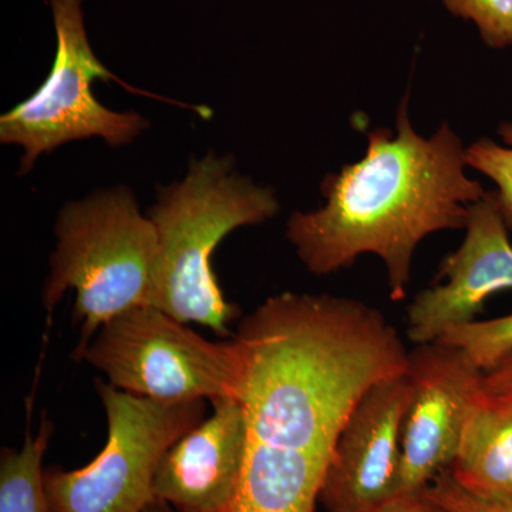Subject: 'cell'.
<instances>
[{
    "label": "cell",
    "mask_w": 512,
    "mask_h": 512,
    "mask_svg": "<svg viewBox=\"0 0 512 512\" xmlns=\"http://www.w3.org/2000/svg\"><path fill=\"white\" fill-rule=\"evenodd\" d=\"M396 134H367L365 157L323 180L325 204L293 212L286 237L313 275L349 268L363 254L386 265L390 299L406 298L413 255L424 238L466 228L483 185L466 173L467 147L447 123L430 138L414 131L409 96L397 110Z\"/></svg>",
    "instance_id": "obj_1"
},
{
    "label": "cell",
    "mask_w": 512,
    "mask_h": 512,
    "mask_svg": "<svg viewBox=\"0 0 512 512\" xmlns=\"http://www.w3.org/2000/svg\"><path fill=\"white\" fill-rule=\"evenodd\" d=\"M232 157L208 153L192 160L183 180L165 187L147 215L156 227L158 259L151 305L221 338L239 316L225 299L212 255L222 239L275 217V192L238 174Z\"/></svg>",
    "instance_id": "obj_2"
},
{
    "label": "cell",
    "mask_w": 512,
    "mask_h": 512,
    "mask_svg": "<svg viewBox=\"0 0 512 512\" xmlns=\"http://www.w3.org/2000/svg\"><path fill=\"white\" fill-rule=\"evenodd\" d=\"M55 235L43 305L53 312L64 293L76 292L72 316L80 326L77 359L111 319L151 305L157 231L150 217L141 214L133 192L114 187L64 205Z\"/></svg>",
    "instance_id": "obj_3"
},
{
    "label": "cell",
    "mask_w": 512,
    "mask_h": 512,
    "mask_svg": "<svg viewBox=\"0 0 512 512\" xmlns=\"http://www.w3.org/2000/svg\"><path fill=\"white\" fill-rule=\"evenodd\" d=\"M114 387L160 403L237 399L242 355L237 340L210 342L153 306L107 322L77 356Z\"/></svg>",
    "instance_id": "obj_4"
},
{
    "label": "cell",
    "mask_w": 512,
    "mask_h": 512,
    "mask_svg": "<svg viewBox=\"0 0 512 512\" xmlns=\"http://www.w3.org/2000/svg\"><path fill=\"white\" fill-rule=\"evenodd\" d=\"M56 30V57L45 83L33 96L0 117V141L23 148L19 174L32 171L37 158L70 141L100 137L110 147L127 146L148 127L136 111L119 113L94 97V80H114L138 92L100 62L84 25L83 0H49Z\"/></svg>",
    "instance_id": "obj_5"
},
{
    "label": "cell",
    "mask_w": 512,
    "mask_h": 512,
    "mask_svg": "<svg viewBox=\"0 0 512 512\" xmlns=\"http://www.w3.org/2000/svg\"><path fill=\"white\" fill-rule=\"evenodd\" d=\"M107 417V440L79 470H45L55 512H144L154 500V476L175 441L205 419V402L160 403L96 380Z\"/></svg>",
    "instance_id": "obj_6"
},
{
    "label": "cell",
    "mask_w": 512,
    "mask_h": 512,
    "mask_svg": "<svg viewBox=\"0 0 512 512\" xmlns=\"http://www.w3.org/2000/svg\"><path fill=\"white\" fill-rule=\"evenodd\" d=\"M484 372L446 342L409 353L410 400L404 417L396 493H417L450 470Z\"/></svg>",
    "instance_id": "obj_7"
},
{
    "label": "cell",
    "mask_w": 512,
    "mask_h": 512,
    "mask_svg": "<svg viewBox=\"0 0 512 512\" xmlns=\"http://www.w3.org/2000/svg\"><path fill=\"white\" fill-rule=\"evenodd\" d=\"M410 389L406 370L372 384L357 400L320 487L328 512H372L396 493Z\"/></svg>",
    "instance_id": "obj_8"
},
{
    "label": "cell",
    "mask_w": 512,
    "mask_h": 512,
    "mask_svg": "<svg viewBox=\"0 0 512 512\" xmlns=\"http://www.w3.org/2000/svg\"><path fill=\"white\" fill-rule=\"evenodd\" d=\"M466 238L441 265L436 284L407 309V336L417 345L439 342L474 322L485 301L512 289V244L495 191L470 205Z\"/></svg>",
    "instance_id": "obj_9"
},
{
    "label": "cell",
    "mask_w": 512,
    "mask_h": 512,
    "mask_svg": "<svg viewBox=\"0 0 512 512\" xmlns=\"http://www.w3.org/2000/svg\"><path fill=\"white\" fill-rule=\"evenodd\" d=\"M214 413L165 451L156 476L154 500L178 512H225L237 494L247 424L237 399L212 402Z\"/></svg>",
    "instance_id": "obj_10"
},
{
    "label": "cell",
    "mask_w": 512,
    "mask_h": 512,
    "mask_svg": "<svg viewBox=\"0 0 512 512\" xmlns=\"http://www.w3.org/2000/svg\"><path fill=\"white\" fill-rule=\"evenodd\" d=\"M448 473L468 493L512 505V403L478 396Z\"/></svg>",
    "instance_id": "obj_11"
},
{
    "label": "cell",
    "mask_w": 512,
    "mask_h": 512,
    "mask_svg": "<svg viewBox=\"0 0 512 512\" xmlns=\"http://www.w3.org/2000/svg\"><path fill=\"white\" fill-rule=\"evenodd\" d=\"M52 423L45 420L39 433H26L23 446L2 448L0 456V512H55L45 487L43 457Z\"/></svg>",
    "instance_id": "obj_12"
},
{
    "label": "cell",
    "mask_w": 512,
    "mask_h": 512,
    "mask_svg": "<svg viewBox=\"0 0 512 512\" xmlns=\"http://www.w3.org/2000/svg\"><path fill=\"white\" fill-rule=\"evenodd\" d=\"M440 340L463 350L478 369L487 372L512 350V313L503 318L474 320Z\"/></svg>",
    "instance_id": "obj_13"
},
{
    "label": "cell",
    "mask_w": 512,
    "mask_h": 512,
    "mask_svg": "<svg viewBox=\"0 0 512 512\" xmlns=\"http://www.w3.org/2000/svg\"><path fill=\"white\" fill-rule=\"evenodd\" d=\"M498 134L503 144L481 138L467 147V164L497 185L504 220L512 229V123L500 124Z\"/></svg>",
    "instance_id": "obj_14"
},
{
    "label": "cell",
    "mask_w": 512,
    "mask_h": 512,
    "mask_svg": "<svg viewBox=\"0 0 512 512\" xmlns=\"http://www.w3.org/2000/svg\"><path fill=\"white\" fill-rule=\"evenodd\" d=\"M451 15L474 23L488 47L512 46V0H441Z\"/></svg>",
    "instance_id": "obj_15"
},
{
    "label": "cell",
    "mask_w": 512,
    "mask_h": 512,
    "mask_svg": "<svg viewBox=\"0 0 512 512\" xmlns=\"http://www.w3.org/2000/svg\"><path fill=\"white\" fill-rule=\"evenodd\" d=\"M424 490L450 512H512L511 504L495 503L468 493L453 480L448 470Z\"/></svg>",
    "instance_id": "obj_16"
},
{
    "label": "cell",
    "mask_w": 512,
    "mask_h": 512,
    "mask_svg": "<svg viewBox=\"0 0 512 512\" xmlns=\"http://www.w3.org/2000/svg\"><path fill=\"white\" fill-rule=\"evenodd\" d=\"M481 394L493 402L512 403V350L484 372Z\"/></svg>",
    "instance_id": "obj_17"
},
{
    "label": "cell",
    "mask_w": 512,
    "mask_h": 512,
    "mask_svg": "<svg viewBox=\"0 0 512 512\" xmlns=\"http://www.w3.org/2000/svg\"><path fill=\"white\" fill-rule=\"evenodd\" d=\"M372 512H450L426 490L394 494Z\"/></svg>",
    "instance_id": "obj_18"
},
{
    "label": "cell",
    "mask_w": 512,
    "mask_h": 512,
    "mask_svg": "<svg viewBox=\"0 0 512 512\" xmlns=\"http://www.w3.org/2000/svg\"><path fill=\"white\" fill-rule=\"evenodd\" d=\"M144 512H178L175 508L171 507L170 504L164 503V501L153 500Z\"/></svg>",
    "instance_id": "obj_19"
}]
</instances>
